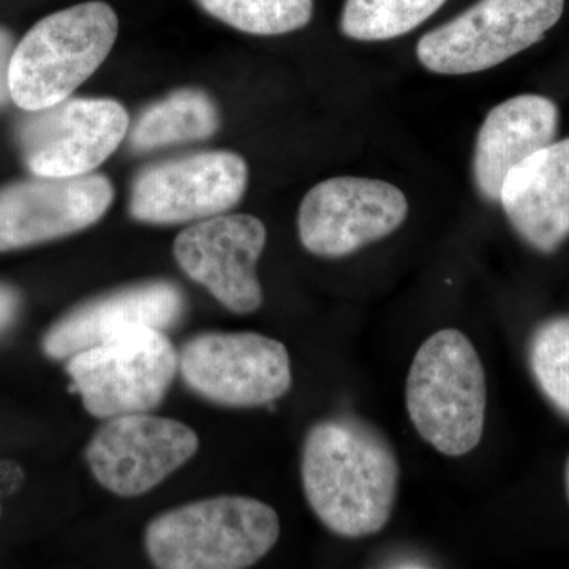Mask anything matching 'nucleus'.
<instances>
[{"mask_svg": "<svg viewBox=\"0 0 569 569\" xmlns=\"http://www.w3.org/2000/svg\"><path fill=\"white\" fill-rule=\"evenodd\" d=\"M280 535L276 509L223 496L164 512L146 529V549L163 569H241L263 559Z\"/></svg>", "mask_w": 569, "mask_h": 569, "instance_id": "7ed1b4c3", "label": "nucleus"}, {"mask_svg": "<svg viewBox=\"0 0 569 569\" xmlns=\"http://www.w3.org/2000/svg\"><path fill=\"white\" fill-rule=\"evenodd\" d=\"M216 20L252 36H284L306 28L316 0H197Z\"/></svg>", "mask_w": 569, "mask_h": 569, "instance_id": "6ab92c4d", "label": "nucleus"}, {"mask_svg": "<svg viewBox=\"0 0 569 569\" xmlns=\"http://www.w3.org/2000/svg\"><path fill=\"white\" fill-rule=\"evenodd\" d=\"M498 203L527 244L541 253L556 252L569 238V138L516 164Z\"/></svg>", "mask_w": 569, "mask_h": 569, "instance_id": "2eb2a0df", "label": "nucleus"}, {"mask_svg": "<svg viewBox=\"0 0 569 569\" xmlns=\"http://www.w3.org/2000/svg\"><path fill=\"white\" fill-rule=\"evenodd\" d=\"M67 372L92 417L148 413L173 385L179 353L162 329L134 325L70 356Z\"/></svg>", "mask_w": 569, "mask_h": 569, "instance_id": "39448f33", "label": "nucleus"}, {"mask_svg": "<svg viewBox=\"0 0 569 569\" xmlns=\"http://www.w3.org/2000/svg\"><path fill=\"white\" fill-rule=\"evenodd\" d=\"M563 10L565 0H478L421 37L418 61L449 77L493 69L541 41Z\"/></svg>", "mask_w": 569, "mask_h": 569, "instance_id": "423d86ee", "label": "nucleus"}, {"mask_svg": "<svg viewBox=\"0 0 569 569\" xmlns=\"http://www.w3.org/2000/svg\"><path fill=\"white\" fill-rule=\"evenodd\" d=\"M22 482V470L14 462H0V497L10 496L20 488Z\"/></svg>", "mask_w": 569, "mask_h": 569, "instance_id": "5701e85b", "label": "nucleus"}, {"mask_svg": "<svg viewBox=\"0 0 569 569\" xmlns=\"http://www.w3.org/2000/svg\"><path fill=\"white\" fill-rule=\"evenodd\" d=\"M268 233L260 219L220 213L190 224L174 241L183 272L234 313H252L263 305L257 263Z\"/></svg>", "mask_w": 569, "mask_h": 569, "instance_id": "f8f14e48", "label": "nucleus"}, {"mask_svg": "<svg viewBox=\"0 0 569 569\" xmlns=\"http://www.w3.org/2000/svg\"><path fill=\"white\" fill-rule=\"evenodd\" d=\"M186 307L183 291L170 280L121 288L70 310L47 332L43 350L52 359H69L129 326L167 331L181 320Z\"/></svg>", "mask_w": 569, "mask_h": 569, "instance_id": "4468645a", "label": "nucleus"}, {"mask_svg": "<svg viewBox=\"0 0 569 569\" xmlns=\"http://www.w3.org/2000/svg\"><path fill=\"white\" fill-rule=\"evenodd\" d=\"M249 186L239 153L200 151L160 160L133 179L129 212L151 224L194 223L233 209Z\"/></svg>", "mask_w": 569, "mask_h": 569, "instance_id": "1a4fd4ad", "label": "nucleus"}, {"mask_svg": "<svg viewBox=\"0 0 569 569\" xmlns=\"http://www.w3.org/2000/svg\"><path fill=\"white\" fill-rule=\"evenodd\" d=\"M408 417L441 455L473 451L485 432L488 387L477 348L458 329H441L419 347L406 388Z\"/></svg>", "mask_w": 569, "mask_h": 569, "instance_id": "f03ea898", "label": "nucleus"}, {"mask_svg": "<svg viewBox=\"0 0 569 569\" xmlns=\"http://www.w3.org/2000/svg\"><path fill=\"white\" fill-rule=\"evenodd\" d=\"M301 475L310 508L337 537H372L391 520L399 459L388 438L365 419L343 415L310 427Z\"/></svg>", "mask_w": 569, "mask_h": 569, "instance_id": "f257e3e1", "label": "nucleus"}, {"mask_svg": "<svg viewBox=\"0 0 569 569\" xmlns=\"http://www.w3.org/2000/svg\"><path fill=\"white\" fill-rule=\"evenodd\" d=\"M529 359L538 387L569 418V318L545 321L531 336Z\"/></svg>", "mask_w": 569, "mask_h": 569, "instance_id": "aec40b11", "label": "nucleus"}, {"mask_svg": "<svg viewBox=\"0 0 569 569\" xmlns=\"http://www.w3.org/2000/svg\"><path fill=\"white\" fill-rule=\"evenodd\" d=\"M406 193L380 179H326L307 192L298 213L301 244L323 258H342L388 238L406 222Z\"/></svg>", "mask_w": 569, "mask_h": 569, "instance_id": "9d476101", "label": "nucleus"}, {"mask_svg": "<svg viewBox=\"0 0 569 569\" xmlns=\"http://www.w3.org/2000/svg\"><path fill=\"white\" fill-rule=\"evenodd\" d=\"M24 112L14 132L22 162L32 174L47 178L93 173L130 129L126 108L103 97H69Z\"/></svg>", "mask_w": 569, "mask_h": 569, "instance_id": "0eeeda50", "label": "nucleus"}, {"mask_svg": "<svg viewBox=\"0 0 569 569\" xmlns=\"http://www.w3.org/2000/svg\"><path fill=\"white\" fill-rule=\"evenodd\" d=\"M13 36L7 29L0 28V108L10 102V67L13 58Z\"/></svg>", "mask_w": 569, "mask_h": 569, "instance_id": "412c9836", "label": "nucleus"}, {"mask_svg": "<svg viewBox=\"0 0 569 569\" xmlns=\"http://www.w3.org/2000/svg\"><path fill=\"white\" fill-rule=\"evenodd\" d=\"M447 0H346L340 31L351 40L387 41L415 31Z\"/></svg>", "mask_w": 569, "mask_h": 569, "instance_id": "a211bd4d", "label": "nucleus"}, {"mask_svg": "<svg viewBox=\"0 0 569 569\" xmlns=\"http://www.w3.org/2000/svg\"><path fill=\"white\" fill-rule=\"evenodd\" d=\"M114 200L104 174L32 178L0 189V253L43 244L99 222Z\"/></svg>", "mask_w": 569, "mask_h": 569, "instance_id": "ddd939ff", "label": "nucleus"}, {"mask_svg": "<svg viewBox=\"0 0 569 569\" xmlns=\"http://www.w3.org/2000/svg\"><path fill=\"white\" fill-rule=\"evenodd\" d=\"M565 481H567V496L569 501V459L567 463V473H565Z\"/></svg>", "mask_w": 569, "mask_h": 569, "instance_id": "b1692460", "label": "nucleus"}, {"mask_svg": "<svg viewBox=\"0 0 569 569\" xmlns=\"http://www.w3.org/2000/svg\"><path fill=\"white\" fill-rule=\"evenodd\" d=\"M220 111L201 89H179L146 107L130 122L129 146L133 152H153L187 142L204 141L217 133Z\"/></svg>", "mask_w": 569, "mask_h": 569, "instance_id": "f3484780", "label": "nucleus"}, {"mask_svg": "<svg viewBox=\"0 0 569 569\" xmlns=\"http://www.w3.org/2000/svg\"><path fill=\"white\" fill-rule=\"evenodd\" d=\"M556 102L537 93H523L489 111L479 129L473 152V182L489 203L500 201L509 171L546 148L559 133Z\"/></svg>", "mask_w": 569, "mask_h": 569, "instance_id": "dca6fc26", "label": "nucleus"}, {"mask_svg": "<svg viewBox=\"0 0 569 569\" xmlns=\"http://www.w3.org/2000/svg\"><path fill=\"white\" fill-rule=\"evenodd\" d=\"M187 387L217 406H271L293 383L290 355L279 340L258 332H206L179 353Z\"/></svg>", "mask_w": 569, "mask_h": 569, "instance_id": "6e6552de", "label": "nucleus"}, {"mask_svg": "<svg viewBox=\"0 0 569 569\" xmlns=\"http://www.w3.org/2000/svg\"><path fill=\"white\" fill-rule=\"evenodd\" d=\"M192 427L149 413L111 418L86 449L93 477L119 497H138L193 458Z\"/></svg>", "mask_w": 569, "mask_h": 569, "instance_id": "9b49d317", "label": "nucleus"}, {"mask_svg": "<svg viewBox=\"0 0 569 569\" xmlns=\"http://www.w3.org/2000/svg\"><path fill=\"white\" fill-rule=\"evenodd\" d=\"M118 33V14L100 0L43 18L14 48L11 102L33 111L69 99L107 61Z\"/></svg>", "mask_w": 569, "mask_h": 569, "instance_id": "20e7f679", "label": "nucleus"}, {"mask_svg": "<svg viewBox=\"0 0 569 569\" xmlns=\"http://www.w3.org/2000/svg\"><path fill=\"white\" fill-rule=\"evenodd\" d=\"M20 310V295L9 284L0 283V332L6 331Z\"/></svg>", "mask_w": 569, "mask_h": 569, "instance_id": "4be33fe9", "label": "nucleus"}]
</instances>
